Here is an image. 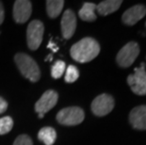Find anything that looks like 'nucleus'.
Masks as SVG:
<instances>
[{
  "label": "nucleus",
  "mask_w": 146,
  "mask_h": 145,
  "mask_svg": "<svg viewBox=\"0 0 146 145\" xmlns=\"http://www.w3.org/2000/svg\"><path fill=\"white\" fill-rule=\"evenodd\" d=\"M145 63L142 62L141 67L135 68L134 73L127 76V84L131 91L137 95H146V71Z\"/></svg>",
  "instance_id": "nucleus-4"
},
{
  "label": "nucleus",
  "mask_w": 146,
  "mask_h": 145,
  "mask_svg": "<svg viewBox=\"0 0 146 145\" xmlns=\"http://www.w3.org/2000/svg\"><path fill=\"white\" fill-rule=\"evenodd\" d=\"M85 118V113L81 107H65L58 112L57 121L63 125H77L81 123Z\"/></svg>",
  "instance_id": "nucleus-3"
},
{
  "label": "nucleus",
  "mask_w": 146,
  "mask_h": 145,
  "mask_svg": "<svg viewBox=\"0 0 146 145\" xmlns=\"http://www.w3.org/2000/svg\"><path fill=\"white\" fill-rule=\"evenodd\" d=\"M5 17V11H4V7L2 5V2H0V24L3 23Z\"/></svg>",
  "instance_id": "nucleus-22"
},
{
  "label": "nucleus",
  "mask_w": 146,
  "mask_h": 145,
  "mask_svg": "<svg viewBox=\"0 0 146 145\" xmlns=\"http://www.w3.org/2000/svg\"><path fill=\"white\" fill-rule=\"evenodd\" d=\"M38 138L45 145H53L57 138L56 130L50 126L42 128L38 133Z\"/></svg>",
  "instance_id": "nucleus-15"
},
{
  "label": "nucleus",
  "mask_w": 146,
  "mask_h": 145,
  "mask_svg": "<svg viewBox=\"0 0 146 145\" xmlns=\"http://www.w3.org/2000/svg\"><path fill=\"white\" fill-rule=\"evenodd\" d=\"M139 54V46L136 42H129L117 54L116 61L122 68L131 66Z\"/></svg>",
  "instance_id": "nucleus-5"
},
{
  "label": "nucleus",
  "mask_w": 146,
  "mask_h": 145,
  "mask_svg": "<svg viewBox=\"0 0 146 145\" xmlns=\"http://www.w3.org/2000/svg\"><path fill=\"white\" fill-rule=\"evenodd\" d=\"M58 95L53 89H48L42 95V97L36 102L35 111L39 114H44L52 109L58 103Z\"/></svg>",
  "instance_id": "nucleus-8"
},
{
  "label": "nucleus",
  "mask_w": 146,
  "mask_h": 145,
  "mask_svg": "<svg viewBox=\"0 0 146 145\" xmlns=\"http://www.w3.org/2000/svg\"><path fill=\"white\" fill-rule=\"evenodd\" d=\"M66 70V65H65V62L62 60H58L56 61V63L53 65L52 69H51V75L53 78L58 79L61 77V75H63V73Z\"/></svg>",
  "instance_id": "nucleus-17"
},
{
  "label": "nucleus",
  "mask_w": 146,
  "mask_h": 145,
  "mask_svg": "<svg viewBox=\"0 0 146 145\" xmlns=\"http://www.w3.org/2000/svg\"><path fill=\"white\" fill-rule=\"evenodd\" d=\"M76 28V17L72 10L64 11L61 19V32L64 39L69 40L73 37Z\"/></svg>",
  "instance_id": "nucleus-11"
},
{
  "label": "nucleus",
  "mask_w": 146,
  "mask_h": 145,
  "mask_svg": "<svg viewBox=\"0 0 146 145\" xmlns=\"http://www.w3.org/2000/svg\"><path fill=\"white\" fill-rule=\"evenodd\" d=\"M8 109V103L5 99H3L2 97H0V114L4 113Z\"/></svg>",
  "instance_id": "nucleus-21"
},
{
  "label": "nucleus",
  "mask_w": 146,
  "mask_h": 145,
  "mask_svg": "<svg viewBox=\"0 0 146 145\" xmlns=\"http://www.w3.org/2000/svg\"><path fill=\"white\" fill-rule=\"evenodd\" d=\"M31 11V2L27 0H17L13 5V19L18 24H24L29 19Z\"/></svg>",
  "instance_id": "nucleus-9"
},
{
  "label": "nucleus",
  "mask_w": 146,
  "mask_h": 145,
  "mask_svg": "<svg viewBox=\"0 0 146 145\" xmlns=\"http://www.w3.org/2000/svg\"><path fill=\"white\" fill-rule=\"evenodd\" d=\"M14 60L24 77L31 82L39 81L41 77V71L37 62L31 57L24 53H18L15 55Z\"/></svg>",
  "instance_id": "nucleus-2"
},
{
  "label": "nucleus",
  "mask_w": 146,
  "mask_h": 145,
  "mask_svg": "<svg viewBox=\"0 0 146 145\" xmlns=\"http://www.w3.org/2000/svg\"><path fill=\"white\" fill-rule=\"evenodd\" d=\"M44 26L42 21L33 20L30 22L27 29V46L31 50H37L42 42Z\"/></svg>",
  "instance_id": "nucleus-6"
},
{
  "label": "nucleus",
  "mask_w": 146,
  "mask_h": 145,
  "mask_svg": "<svg viewBox=\"0 0 146 145\" xmlns=\"http://www.w3.org/2000/svg\"><path fill=\"white\" fill-rule=\"evenodd\" d=\"M48 47L53 48V51H54V52H57V51H58V47H57V46H56L54 44H53L52 42H50V44H48Z\"/></svg>",
  "instance_id": "nucleus-23"
},
{
  "label": "nucleus",
  "mask_w": 146,
  "mask_h": 145,
  "mask_svg": "<svg viewBox=\"0 0 146 145\" xmlns=\"http://www.w3.org/2000/svg\"><path fill=\"white\" fill-rule=\"evenodd\" d=\"M146 15V7L144 5H135L123 12L122 16L123 23L126 26H132Z\"/></svg>",
  "instance_id": "nucleus-10"
},
{
  "label": "nucleus",
  "mask_w": 146,
  "mask_h": 145,
  "mask_svg": "<svg viewBox=\"0 0 146 145\" xmlns=\"http://www.w3.org/2000/svg\"><path fill=\"white\" fill-rule=\"evenodd\" d=\"M13 126V120L10 116H6L0 119V135L9 133Z\"/></svg>",
  "instance_id": "nucleus-19"
},
{
  "label": "nucleus",
  "mask_w": 146,
  "mask_h": 145,
  "mask_svg": "<svg viewBox=\"0 0 146 145\" xmlns=\"http://www.w3.org/2000/svg\"><path fill=\"white\" fill-rule=\"evenodd\" d=\"M145 26H146V24H145Z\"/></svg>",
  "instance_id": "nucleus-25"
},
{
  "label": "nucleus",
  "mask_w": 146,
  "mask_h": 145,
  "mask_svg": "<svg viewBox=\"0 0 146 145\" xmlns=\"http://www.w3.org/2000/svg\"><path fill=\"white\" fill-rule=\"evenodd\" d=\"M63 6V0H47L46 1V11H47L48 16L52 19L57 18L62 11Z\"/></svg>",
  "instance_id": "nucleus-16"
},
{
  "label": "nucleus",
  "mask_w": 146,
  "mask_h": 145,
  "mask_svg": "<svg viewBox=\"0 0 146 145\" xmlns=\"http://www.w3.org/2000/svg\"><path fill=\"white\" fill-rule=\"evenodd\" d=\"M100 53V45L96 40L86 37L71 47L70 54L73 60L79 63H86L94 60Z\"/></svg>",
  "instance_id": "nucleus-1"
},
{
  "label": "nucleus",
  "mask_w": 146,
  "mask_h": 145,
  "mask_svg": "<svg viewBox=\"0 0 146 145\" xmlns=\"http://www.w3.org/2000/svg\"><path fill=\"white\" fill-rule=\"evenodd\" d=\"M122 3L121 0H106L96 6V11L102 16H107L116 11L121 7Z\"/></svg>",
  "instance_id": "nucleus-13"
},
{
  "label": "nucleus",
  "mask_w": 146,
  "mask_h": 145,
  "mask_svg": "<svg viewBox=\"0 0 146 145\" xmlns=\"http://www.w3.org/2000/svg\"><path fill=\"white\" fill-rule=\"evenodd\" d=\"M115 102L113 97L110 94L103 93L98 95L92 103V111L95 116L103 117L108 115L114 109Z\"/></svg>",
  "instance_id": "nucleus-7"
},
{
  "label": "nucleus",
  "mask_w": 146,
  "mask_h": 145,
  "mask_svg": "<svg viewBox=\"0 0 146 145\" xmlns=\"http://www.w3.org/2000/svg\"><path fill=\"white\" fill-rule=\"evenodd\" d=\"M96 5L94 3H84L83 7L81 8V10L79 11L78 15L80 17V19L86 22H94L96 20Z\"/></svg>",
  "instance_id": "nucleus-14"
},
{
  "label": "nucleus",
  "mask_w": 146,
  "mask_h": 145,
  "mask_svg": "<svg viewBox=\"0 0 146 145\" xmlns=\"http://www.w3.org/2000/svg\"><path fill=\"white\" fill-rule=\"evenodd\" d=\"M46 60H52V56H51V55H49L48 58H46Z\"/></svg>",
  "instance_id": "nucleus-24"
},
{
  "label": "nucleus",
  "mask_w": 146,
  "mask_h": 145,
  "mask_svg": "<svg viewBox=\"0 0 146 145\" xmlns=\"http://www.w3.org/2000/svg\"><path fill=\"white\" fill-rule=\"evenodd\" d=\"M129 122L137 130H146V105L138 106L131 110Z\"/></svg>",
  "instance_id": "nucleus-12"
},
{
  "label": "nucleus",
  "mask_w": 146,
  "mask_h": 145,
  "mask_svg": "<svg viewBox=\"0 0 146 145\" xmlns=\"http://www.w3.org/2000/svg\"><path fill=\"white\" fill-rule=\"evenodd\" d=\"M78 77H79L78 69L74 65L68 66L67 70L65 71V82L74 83V81H76L78 79Z\"/></svg>",
  "instance_id": "nucleus-18"
},
{
  "label": "nucleus",
  "mask_w": 146,
  "mask_h": 145,
  "mask_svg": "<svg viewBox=\"0 0 146 145\" xmlns=\"http://www.w3.org/2000/svg\"><path fill=\"white\" fill-rule=\"evenodd\" d=\"M13 145H33L32 140L27 135H20L14 140Z\"/></svg>",
  "instance_id": "nucleus-20"
}]
</instances>
